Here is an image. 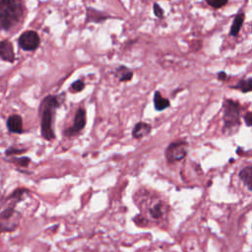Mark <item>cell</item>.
I'll use <instances>...</instances> for the list:
<instances>
[{
  "label": "cell",
  "instance_id": "1",
  "mask_svg": "<svg viewBox=\"0 0 252 252\" xmlns=\"http://www.w3.org/2000/svg\"><path fill=\"white\" fill-rule=\"evenodd\" d=\"M60 100L56 95H46L39 106L40 114V131L41 136L47 140L51 141L55 138V133L53 129V119L57 108L60 106Z\"/></svg>",
  "mask_w": 252,
  "mask_h": 252
},
{
  "label": "cell",
  "instance_id": "2",
  "mask_svg": "<svg viewBox=\"0 0 252 252\" xmlns=\"http://www.w3.org/2000/svg\"><path fill=\"white\" fill-rule=\"evenodd\" d=\"M24 17V4L17 0H0V30L8 31L20 24Z\"/></svg>",
  "mask_w": 252,
  "mask_h": 252
},
{
  "label": "cell",
  "instance_id": "3",
  "mask_svg": "<svg viewBox=\"0 0 252 252\" xmlns=\"http://www.w3.org/2000/svg\"><path fill=\"white\" fill-rule=\"evenodd\" d=\"M222 132L231 135L240 126V105L238 101L225 99L223 102Z\"/></svg>",
  "mask_w": 252,
  "mask_h": 252
},
{
  "label": "cell",
  "instance_id": "4",
  "mask_svg": "<svg viewBox=\"0 0 252 252\" xmlns=\"http://www.w3.org/2000/svg\"><path fill=\"white\" fill-rule=\"evenodd\" d=\"M188 154V143L185 141H176L170 143L164 151V156L169 163L183 159Z\"/></svg>",
  "mask_w": 252,
  "mask_h": 252
},
{
  "label": "cell",
  "instance_id": "5",
  "mask_svg": "<svg viewBox=\"0 0 252 252\" xmlns=\"http://www.w3.org/2000/svg\"><path fill=\"white\" fill-rule=\"evenodd\" d=\"M18 44L23 50L32 51L39 46L40 38L36 32L26 31L20 35L18 39Z\"/></svg>",
  "mask_w": 252,
  "mask_h": 252
},
{
  "label": "cell",
  "instance_id": "6",
  "mask_svg": "<svg viewBox=\"0 0 252 252\" xmlns=\"http://www.w3.org/2000/svg\"><path fill=\"white\" fill-rule=\"evenodd\" d=\"M87 123V118H86V111L84 108H78L74 117L73 121V126L67 128L64 131V134L67 137L75 136L78 135L86 126Z\"/></svg>",
  "mask_w": 252,
  "mask_h": 252
},
{
  "label": "cell",
  "instance_id": "7",
  "mask_svg": "<svg viewBox=\"0 0 252 252\" xmlns=\"http://www.w3.org/2000/svg\"><path fill=\"white\" fill-rule=\"evenodd\" d=\"M0 58L10 63L15 61V52L13 44L9 40L0 41Z\"/></svg>",
  "mask_w": 252,
  "mask_h": 252
},
{
  "label": "cell",
  "instance_id": "8",
  "mask_svg": "<svg viewBox=\"0 0 252 252\" xmlns=\"http://www.w3.org/2000/svg\"><path fill=\"white\" fill-rule=\"evenodd\" d=\"M7 128L11 133H23V119L18 114H13L7 119Z\"/></svg>",
  "mask_w": 252,
  "mask_h": 252
},
{
  "label": "cell",
  "instance_id": "9",
  "mask_svg": "<svg viewBox=\"0 0 252 252\" xmlns=\"http://www.w3.org/2000/svg\"><path fill=\"white\" fill-rule=\"evenodd\" d=\"M87 13V18H86V24L94 22V23H101L104 22L105 20L109 19L110 16L107 14H104L100 11H97L95 9H93L91 7H88L86 10Z\"/></svg>",
  "mask_w": 252,
  "mask_h": 252
},
{
  "label": "cell",
  "instance_id": "10",
  "mask_svg": "<svg viewBox=\"0 0 252 252\" xmlns=\"http://www.w3.org/2000/svg\"><path fill=\"white\" fill-rule=\"evenodd\" d=\"M152 131V126L146 122H138L135 124L132 130V137L135 139H141L149 135Z\"/></svg>",
  "mask_w": 252,
  "mask_h": 252
},
{
  "label": "cell",
  "instance_id": "11",
  "mask_svg": "<svg viewBox=\"0 0 252 252\" xmlns=\"http://www.w3.org/2000/svg\"><path fill=\"white\" fill-rule=\"evenodd\" d=\"M165 212H166L165 205L161 201L157 202L156 204H154L153 206H151L149 208V214L155 220H158V219L162 218L164 216Z\"/></svg>",
  "mask_w": 252,
  "mask_h": 252
},
{
  "label": "cell",
  "instance_id": "12",
  "mask_svg": "<svg viewBox=\"0 0 252 252\" xmlns=\"http://www.w3.org/2000/svg\"><path fill=\"white\" fill-rule=\"evenodd\" d=\"M154 106L157 111H162L170 106L169 99L162 97L158 91H156L154 94Z\"/></svg>",
  "mask_w": 252,
  "mask_h": 252
},
{
  "label": "cell",
  "instance_id": "13",
  "mask_svg": "<svg viewBox=\"0 0 252 252\" xmlns=\"http://www.w3.org/2000/svg\"><path fill=\"white\" fill-rule=\"evenodd\" d=\"M238 176L241 179V181L244 183V185H246L247 189L251 191L252 190V166L247 165L243 167L239 171Z\"/></svg>",
  "mask_w": 252,
  "mask_h": 252
},
{
  "label": "cell",
  "instance_id": "14",
  "mask_svg": "<svg viewBox=\"0 0 252 252\" xmlns=\"http://www.w3.org/2000/svg\"><path fill=\"white\" fill-rule=\"evenodd\" d=\"M115 76L119 82H128L133 78V72L128 67L120 65L115 71Z\"/></svg>",
  "mask_w": 252,
  "mask_h": 252
},
{
  "label": "cell",
  "instance_id": "15",
  "mask_svg": "<svg viewBox=\"0 0 252 252\" xmlns=\"http://www.w3.org/2000/svg\"><path fill=\"white\" fill-rule=\"evenodd\" d=\"M244 19H245V14L244 13H239L234 17L232 25L230 27V32H229L231 36H236L239 33L240 29L243 25Z\"/></svg>",
  "mask_w": 252,
  "mask_h": 252
},
{
  "label": "cell",
  "instance_id": "16",
  "mask_svg": "<svg viewBox=\"0 0 252 252\" xmlns=\"http://www.w3.org/2000/svg\"><path fill=\"white\" fill-rule=\"evenodd\" d=\"M232 89H236L239 90L242 93H249L252 90V78L248 77L246 79H241L238 81V83L235 86L231 87Z\"/></svg>",
  "mask_w": 252,
  "mask_h": 252
},
{
  "label": "cell",
  "instance_id": "17",
  "mask_svg": "<svg viewBox=\"0 0 252 252\" xmlns=\"http://www.w3.org/2000/svg\"><path fill=\"white\" fill-rule=\"evenodd\" d=\"M18 221H11V220H4L0 217V234L2 232L13 231L17 228Z\"/></svg>",
  "mask_w": 252,
  "mask_h": 252
},
{
  "label": "cell",
  "instance_id": "18",
  "mask_svg": "<svg viewBox=\"0 0 252 252\" xmlns=\"http://www.w3.org/2000/svg\"><path fill=\"white\" fill-rule=\"evenodd\" d=\"M29 190H27L26 188H18L17 190H15L9 197V199H15L17 202L20 201L22 199V197L24 196V194L28 193Z\"/></svg>",
  "mask_w": 252,
  "mask_h": 252
},
{
  "label": "cell",
  "instance_id": "19",
  "mask_svg": "<svg viewBox=\"0 0 252 252\" xmlns=\"http://www.w3.org/2000/svg\"><path fill=\"white\" fill-rule=\"evenodd\" d=\"M84 89H85V83L82 80H77L70 86V91L73 93H79Z\"/></svg>",
  "mask_w": 252,
  "mask_h": 252
},
{
  "label": "cell",
  "instance_id": "20",
  "mask_svg": "<svg viewBox=\"0 0 252 252\" xmlns=\"http://www.w3.org/2000/svg\"><path fill=\"white\" fill-rule=\"evenodd\" d=\"M206 3H207L209 6L213 7L214 9H220V8H221L222 6L226 5V4H227V1H226V0H223V1H221V0H213V1L207 0Z\"/></svg>",
  "mask_w": 252,
  "mask_h": 252
},
{
  "label": "cell",
  "instance_id": "21",
  "mask_svg": "<svg viewBox=\"0 0 252 252\" xmlns=\"http://www.w3.org/2000/svg\"><path fill=\"white\" fill-rule=\"evenodd\" d=\"M27 150L26 149H19V148H15V147H10L6 150L5 154L6 156H15V155H19L22 153H25Z\"/></svg>",
  "mask_w": 252,
  "mask_h": 252
},
{
  "label": "cell",
  "instance_id": "22",
  "mask_svg": "<svg viewBox=\"0 0 252 252\" xmlns=\"http://www.w3.org/2000/svg\"><path fill=\"white\" fill-rule=\"evenodd\" d=\"M13 161L15 163H17L18 165H21V166H28V164L31 162V159L30 158H27V157H23V158H15L13 159Z\"/></svg>",
  "mask_w": 252,
  "mask_h": 252
},
{
  "label": "cell",
  "instance_id": "23",
  "mask_svg": "<svg viewBox=\"0 0 252 252\" xmlns=\"http://www.w3.org/2000/svg\"><path fill=\"white\" fill-rule=\"evenodd\" d=\"M153 7H154L153 10H154L155 16L158 19H163V10L160 8V6L158 3H155Z\"/></svg>",
  "mask_w": 252,
  "mask_h": 252
},
{
  "label": "cell",
  "instance_id": "24",
  "mask_svg": "<svg viewBox=\"0 0 252 252\" xmlns=\"http://www.w3.org/2000/svg\"><path fill=\"white\" fill-rule=\"evenodd\" d=\"M244 122H245V124H246V126L247 127H250L251 126V119H252V113H251V111H247L246 113H245V115H244Z\"/></svg>",
  "mask_w": 252,
  "mask_h": 252
},
{
  "label": "cell",
  "instance_id": "25",
  "mask_svg": "<svg viewBox=\"0 0 252 252\" xmlns=\"http://www.w3.org/2000/svg\"><path fill=\"white\" fill-rule=\"evenodd\" d=\"M217 77H218V80H220V81H225L226 78H227V75L224 71H220V72L218 73Z\"/></svg>",
  "mask_w": 252,
  "mask_h": 252
}]
</instances>
